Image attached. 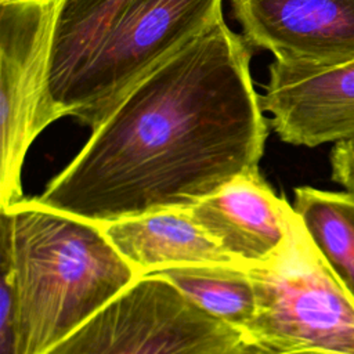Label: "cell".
<instances>
[{
    "mask_svg": "<svg viewBox=\"0 0 354 354\" xmlns=\"http://www.w3.org/2000/svg\"><path fill=\"white\" fill-rule=\"evenodd\" d=\"M249 46L220 12L123 93L36 199L108 224L188 210L259 170L270 119Z\"/></svg>",
    "mask_w": 354,
    "mask_h": 354,
    "instance_id": "obj_1",
    "label": "cell"
},
{
    "mask_svg": "<svg viewBox=\"0 0 354 354\" xmlns=\"http://www.w3.org/2000/svg\"><path fill=\"white\" fill-rule=\"evenodd\" d=\"M224 0H136L55 97L62 116L95 129L123 93L223 12Z\"/></svg>",
    "mask_w": 354,
    "mask_h": 354,
    "instance_id": "obj_4",
    "label": "cell"
},
{
    "mask_svg": "<svg viewBox=\"0 0 354 354\" xmlns=\"http://www.w3.org/2000/svg\"><path fill=\"white\" fill-rule=\"evenodd\" d=\"M243 333L144 275L43 354H227Z\"/></svg>",
    "mask_w": 354,
    "mask_h": 354,
    "instance_id": "obj_6",
    "label": "cell"
},
{
    "mask_svg": "<svg viewBox=\"0 0 354 354\" xmlns=\"http://www.w3.org/2000/svg\"><path fill=\"white\" fill-rule=\"evenodd\" d=\"M188 210L227 254L246 267L266 263L282 248L295 217L293 206L259 170L235 177Z\"/></svg>",
    "mask_w": 354,
    "mask_h": 354,
    "instance_id": "obj_9",
    "label": "cell"
},
{
    "mask_svg": "<svg viewBox=\"0 0 354 354\" xmlns=\"http://www.w3.org/2000/svg\"><path fill=\"white\" fill-rule=\"evenodd\" d=\"M292 206L318 252L354 293V195L303 185L295 188Z\"/></svg>",
    "mask_w": 354,
    "mask_h": 354,
    "instance_id": "obj_12",
    "label": "cell"
},
{
    "mask_svg": "<svg viewBox=\"0 0 354 354\" xmlns=\"http://www.w3.org/2000/svg\"><path fill=\"white\" fill-rule=\"evenodd\" d=\"M100 225L140 277L177 266L239 264L195 223L189 210L153 212Z\"/></svg>",
    "mask_w": 354,
    "mask_h": 354,
    "instance_id": "obj_10",
    "label": "cell"
},
{
    "mask_svg": "<svg viewBox=\"0 0 354 354\" xmlns=\"http://www.w3.org/2000/svg\"><path fill=\"white\" fill-rule=\"evenodd\" d=\"M329 159L332 180L354 195V140L336 142Z\"/></svg>",
    "mask_w": 354,
    "mask_h": 354,
    "instance_id": "obj_15",
    "label": "cell"
},
{
    "mask_svg": "<svg viewBox=\"0 0 354 354\" xmlns=\"http://www.w3.org/2000/svg\"><path fill=\"white\" fill-rule=\"evenodd\" d=\"M0 354H19V311L14 272L0 250Z\"/></svg>",
    "mask_w": 354,
    "mask_h": 354,
    "instance_id": "obj_14",
    "label": "cell"
},
{
    "mask_svg": "<svg viewBox=\"0 0 354 354\" xmlns=\"http://www.w3.org/2000/svg\"><path fill=\"white\" fill-rule=\"evenodd\" d=\"M65 0H0V209L24 198L22 166L36 137L64 118L51 94L58 19Z\"/></svg>",
    "mask_w": 354,
    "mask_h": 354,
    "instance_id": "obj_5",
    "label": "cell"
},
{
    "mask_svg": "<svg viewBox=\"0 0 354 354\" xmlns=\"http://www.w3.org/2000/svg\"><path fill=\"white\" fill-rule=\"evenodd\" d=\"M134 1L65 0L58 19L50 79L54 101L105 32Z\"/></svg>",
    "mask_w": 354,
    "mask_h": 354,
    "instance_id": "obj_13",
    "label": "cell"
},
{
    "mask_svg": "<svg viewBox=\"0 0 354 354\" xmlns=\"http://www.w3.org/2000/svg\"><path fill=\"white\" fill-rule=\"evenodd\" d=\"M261 105L283 142L313 148L353 141L354 59L328 66L274 59Z\"/></svg>",
    "mask_w": 354,
    "mask_h": 354,
    "instance_id": "obj_8",
    "label": "cell"
},
{
    "mask_svg": "<svg viewBox=\"0 0 354 354\" xmlns=\"http://www.w3.org/2000/svg\"><path fill=\"white\" fill-rule=\"evenodd\" d=\"M210 315L241 330L245 336L256 311L257 299L249 268L242 264H191L155 271Z\"/></svg>",
    "mask_w": 354,
    "mask_h": 354,
    "instance_id": "obj_11",
    "label": "cell"
},
{
    "mask_svg": "<svg viewBox=\"0 0 354 354\" xmlns=\"http://www.w3.org/2000/svg\"><path fill=\"white\" fill-rule=\"evenodd\" d=\"M227 354H279V353L270 350L261 346L260 343L243 336Z\"/></svg>",
    "mask_w": 354,
    "mask_h": 354,
    "instance_id": "obj_16",
    "label": "cell"
},
{
    "mask_svg": "<svg viewBox=\"0 0 354 354\" xmlns=\"http://www.w3.org/2000/svg\"><path fill=\"white\" fill-rule=\"evenodd\" d=\"M242 36L279 62L328 66L354 59V0H230Z\"/></svg>",
    "mask_w": 354,
    "mask_h": 354,
    "instance_id": "obj_7",
    "label": "cell"
},
{
    "mask_svg": "<svg viewBox=\"0 0 354 354\" xmlns=\"http://www.w3.org/2000/svg\"><path fill=\"white\" fill-rule=\"evenodd\" d=\"M11 263L19 354H43L141 278L97 223L33 199L0 209Z\"/></svg>",
    "mask_w": 354,
    "mask_h": 354,
    "instance_id": "obj_2",
    "label": "cell"
},
{
    "mask_svg": "<svg viewBox=\"0 0 354 354\" xmlns=\"http://www.w3.org/2000/svg\"><path fill=\"white\" fill-rule=\"evenodd\" d=\"M248 268L257 311L245 337L279 354H354V293L318 252L296 212L282 248Z\"/></svg>",
    "mask_w": 354,
    "mask_h": 354,
    "instance_id": "obj_3",
    "label": "cell"
}]
</instances>
